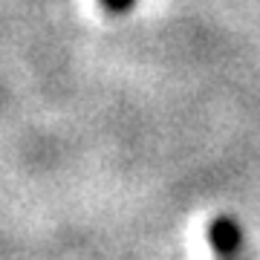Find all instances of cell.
Segmentation results:
<instances>
[{
    "label": "cell",
    "instance_id": "cell-2",
    "mask_svg": "<svg viewBox=\"0 0 260 260\" xmlns=\"http://www.w3.org/2000/svg\"><path fill=\"white\" fill-rule=\"evenodd\" d=\"M136 3H139V0H102V6L107 12H113V15H124V12H130Z\"/></svg>",
    "mask_w": 260,
    "mask_h": 260
},
{
    "label": "cell",
    "instance_id": "cell-1",
    "mask_svg": "<svg viewBox=\"0 0 260 260\" xmlns=\"http://www.w3.org/2000/svg\"><path fill=\"white\" fill-rule=\"evenodd\" d=\"M208 237H211L214 249L220 251V254H225V257L234 254V251L243 246V229L234 217H220V220H214Z\"/></svg>",
    "mask_w": 260,
    "mask_h": 260
}]
</instances>
